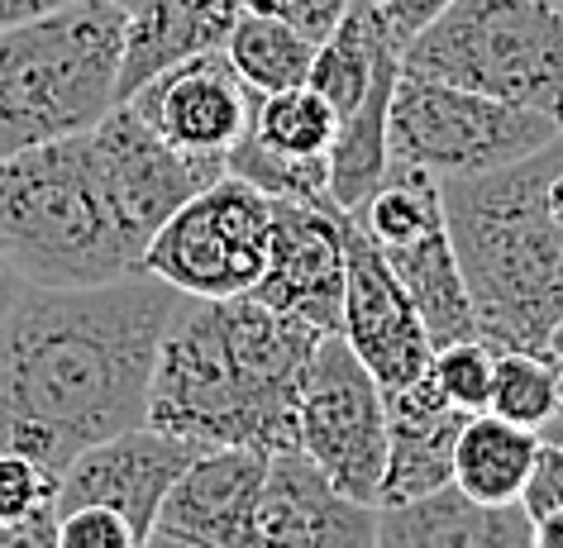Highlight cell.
Listing matches in <instances>:
<instances>
[{
  "label": "cell",
  "instance_id": "1",
  "mask_svg": "<svg viewBox=\"0 0 563 548\" xmlns=\"http://www.w3.org/2000/svg\"><path fill=\"white\" fill-rule=\"evenodd\" d=\"M181 301L153 272L24 287L0 320V454L58 477L77 454L148 425L153 368Z\"/></svg>",
  "mask_w": 563,
  "mask_h": 548
},
{
  "label": "cell",
  "instance_id": "2",
  "mask_svg": "<svg viewBox=\"0 0 563 548\" xmlns=\"http://www.w3.org/2000/svg\"><path fill=\"white\" fill-rule=\"evenodd\" d=\"M320 329L273 311L258 297L181 301L163 334L148 387V425L206 448H301L297 411Z\"/></svg>",
  "mask_w": 563,
  "mask_h": 548
},
{
  "label": "cell",
  "instance_id": "3",
  "mask_svg": "<svg viewBox=\"0 0 563 548\" xmlns=\"http://www.w3.org/2000/svg\"><path fill=\"white\" fill-rule=\"evenodd\" d=\"M563 167V138L497 172L440 181L444 230L487 348L544 354L563 320V230L549 210V181Z\"/></svg>",
  "mask_w": 563,
  "mask_h": 548
},
{
  "label": "cell",
  "instance_id": "4",
  "mask_svg": "<svg viewBox=\"0 0 563 548\" xmlns=\"http://www.w3.org/2000/svg\"><path fill=\"white\" fill-rule=\"evenodd\" d=\"M0 253L24 287H101L144 272L96 187L87 134L0 158Z\"/></svg>",
  "mask_w": 563,
  "mask_h": 548
},
{
  "label": "cell",
  "instance_id": "5",
  "mask_svg": "<svg viewBox=\"0 0 563 548\" xmlns=\"http://www.w3.org/2000/svg\"><path fill=\"white\" fill-rule=\"evenodd\" d=\"M130 15L81 0L0 30V158L96 130L120 105Z\"/></svg>",
  "mask_w": 563,
  "mask_h": 548
},
{
  "label": "cell",
  "instance_id": "6",
  "mask_svg": "<svg viewBox=\"0 0 563 548\" xmlns=\"http://www.w3.org/2000/svg\"><path fill=\"white\" fill-rule=\"evenodd\" d=\"M401 67L563 124V15L544 0H454L401 48Z\"/></svg>",
  "mask_w": 563,
  "mask_h": 548
},
{
  "label": "cell",
  "instance_id": "7",
  "mask_svg": "<svg viewBox=\"0 0 563 548\" xmlns=\"http://www.w3.org/2000/svg\"><path fill=\"white\" fill-rule=\"evenodd\" d=\"M563 138V124L497 96L397 72L387 105V158L426 167L430 177H477L511 167Z\"/></svg>",
  "mask_w": 563,
  "mask_h": 548
},
{
  "label": "cell",
  "instance_id": "8",
  "mask_svg": "<svg viewBox=\"0 0 563 548\" xmlns=\"http://www.w3.org/2000/svg\"><path fill=\"white\" fill-rule=\"evenodd\" d=\"M273 238V201L224 172L181 201L153 234L144 272L163 277L191 301H224L258 287Z\"/></svg>",
  "mask_w": 563,
  "mask_h": 548
},
{
  "label": "cell",
  "instance_id": "9",
  "mask_svg": "<svg viewBox=\"0 0 563 548\" xmlns=\"http://www.w3.org/2000/svg\"><path fill=\"white\" fill-rule=\"evenodd\" d=\"M301 454L344 496L363 505L383 501L387 477V401L377 377L349 348L344 334H325L301 382Z\"/></svg>",
  "mask_w": 563,
  "mask_h": 548
},
{
  "label": "cell",
  "instance_id": "10",
  "mask_svg": "<svg viewBox=\"0 0 563 548\" xmlns=\"http://www.w3.org/2000/svg\"><path fill=\"white\" fill-rule=\"evenodd\" d=\"M87 153L96 187L139 258L181 201L224 177V158L173 148L130 101H120L96 130H87Z\"/></svg>",
  "mask_w": 563,
  "mask_h": 548
},
{
  "label": "cell",
  "instance_id": "11",
  "mask_svg": "<svg viewBox=\"0 0 563 548\" xmlns=\"http://www.w3.org/2000/svg\"><path fill=\"white\" fill-rule=\"evenodd\" d=\"M340 334L377 377V387H406L430 372L434 344L411 291L391 272L383 248L344 215V320Z\"/></svg>",
  "mask_w": 563,
  "mask_h": 548
},
{
  "label": "cell",
  "instance_id": "12",
  "mask_svg": "<svg viewBox=\"0 0 563 548\" xmlns=\"http://www.w3.org/2000/svg\"><path fill=\"white\" fill-rule=\"evenodd\" d=\"M273 311L320 334H340L344 320V210L273 201V238L258 287L249 291Z\"/></svg>",
  "mask_w": 563,
  "mask_h": 548
},
{
  "label": "cell",
  "instance_id": "13",
  "mask_svg": "<svg viewBox=\"0 0 563 548\" xmlns=\"http://www.w3.org/2000/svg\"><path fill=\"white\" fill-rule=\"evenodd\" d=\"M191 458H196L191 444H181L153 425L124 429L115 439L77 454L58 472L53 511L63 515V511H77V505H106V511H115L124 525L139 534V544H144L153 525H158L167 491L177 487V477L187 472Z\"/></svg>",
  "mask_w": 563,
  "mask_h": 548
},
{
  "label": "cell",
  "instance_id": "14",
  "mask_svg": "<svg viewBox=\"0 0 563 548\" xmlns=\"http://www.w3.org/2000/svg\"><path fill=\"white\" fill-rule=\"evenodd\" d=\"M258 101L263 96L234 72L224 48L167 67L130 96V105L167 144L181 153H201V158H224L253 130Z\"/></svg>",
  "mask_w": 563,
  "mask_h": 548
},
{
  "label": "cell",
  "instance_id": "15",
  "mask_svg": "<svg viewBox=\"0 0 563 548\" xmlns=\"http://www.w3.org/2000/svg\"><path fill=\"white\" fill-rule=\"evenodd\" d=\"M377 505L344 496L301 448L273 454L253 515V548H373Z\"/></svg>",
  "mask_w": 563,
  "mask_h": 548
},
{
  "label": "cell",
  "instance_id": "16",
  "mask_svg": "<svg viewBox=\"0 0 563 548\" xmlns=\"http://www.w3.org/2000/svg\"><path fill=\"white\" fill-rule=\"evenodd\" d=\"M263 472L267 454L258 448H206L167 491L153 529H167L206 548H253Z\"/></svg>",
  "mask_w": 563,
  "mask_h": 548
},
{
  "label": "cell",
  "instance_id": "17",
  "mask_svg": "<svg viewBox=\"0 0 563 548\" xmlns=\"http://www.w3.org/2000/svg\"><path fill=\"white\" fill-rule=\"evenodd\" d=\"M383 401H387V477H383V501L377 505L416 501L449 487V477H454V444L468 411L444 401V391L434 387L430 372L406 387L383 391Z\"/></svg>",
  "mask_w": 563,
  "mask_h": 548
},
{
  "label": "cell",
  "instance_id": "18",
  "mask_svg": "<svg viewBox=\"0 0 563 548\" xmlns=\"http://www.w3.org/2000/svg\"><path fill=\"white\" fill-rule=\"evenodd\" d=\"M373 548H534L526 505H477L449 482L430 496L377 505Z\"/></svg>",
  "mask_w": 563,
  "mask_h": 548
},
{
  "label": "cell",
  "instance_id": "19",
  "mask_svg": "<svg viewBox=\"0 0 563 548\" xmlns=\"http://www.w3.org/2000/svg\"><path fill=\"white\" fill-rule=\"evenodd\" d=\"M244 5L249 0H144L124 24L120 101H130L148 77L167 67L224 48Z\"/></svg>",
  "mask_w": 563,
  "mask_h": 548
},
{
  "label": "cell",
  "instance_id": "20",
  "mask_svg": "<svg viewBox=\"0 0 563 548\" xmlns=\"http://www.w3.org/2000/svg\"><path fill=\"white\" fill-rule=\"evenodd\" d=\"M383 258L391 262V272L401 277V287L411 291L434 348L477 339L473 301H468V287H463V272H459V258H454V244H449L444 224H434V230L411 238V244L383 248Z\"/></svg>",
  "mask_w": 563,
  "mask_h": 548
},
{
  "label": "cell",
  "instance_id": "21",
  "mask_svg": "<svg viewBox=\"0 0 563 548\" xmlns=\"http://www.w3.org/2000/svg\"><path fill=\"white\" fill-rule=\"evenodd\" d=\"M534 454H540V434L534 429L511 425V420L492 411H477L459 429L454 477L449 482L477 505H520Z\"/></svg>",
  "mask_w": 563,
  "mask_h": 548
},
{
  "label": "cell",
  "instance_id": "22",
  "mask_svg": "<svg viewBox=\"0 0 563 548\" xmlns=\"http://www.w3.org/2000/svg\"><path fill=\"white\" fill-rule=\"evenodd\" d=\"M224 58L258 96H273L287 87H306L316 63V38H306L291 20L244 5V15L234 20L230 38H224Z\"/></svg>",
  "mask_w": 563,
  "mask_h": 548
},
{
  "label": "cell",
  "instance_id": "23",
  "mask_svg": "<svg viewBox=\"0 0 563 548\" xmlns=\"http://www.w3.org/2000/svg\"><path fill=\"white\" fill-rule=\"evenodd\" d=\"M224 172L258 187L267 201H291V205H334L330 195V153L325 158H297V153L267 148L258 134H244L224 153Z\"/></svg>",
  "mask_w": 563,
  "mask_h": 548
},
{
  "label": "cell",
  "instance_id": "24",
  "mask_svg": "<svg viewBox=\"0 0 563 548\" xmlns=\"http://www.w3.org/2000/svg\"><path fill=\"white\" fill-rule=\"evenodd\" d=\"M334 130H340V115H334V105L311 81L263 96L258 120H253V134H258L267 148L297 153V158H325L334 144Z\"/></svg>",
  "mask_w": 563,
  "mask_h": 548
},
{
  "label": "cell",
  "instance_id": "25",
  "mask_svg": "<svg viewBox=\"0 0 563 548\" xmlns=\"http://www.w3.org/2000/svg\"><path fill=\"white\" fill-rule=\"evenodd\" d=\"M559 382H563V368L549 354L506 348V354H497L487 411L501 415V420H511V425H526V429L540 434L544 420L554 415V405H559Z\"/></svg>",
  "mask_w": 563,
  "mask_h": 548
},
{
  "label": "cell",
  "instance_id": "26",
  "mask_svg": "<svg viewBox=\"0 0 563 548\" xmlns=\"http://www.w3.org/2000/svg\"><path fill=\"white\" fill-rule=\"evenodd\" d=\"M492 372H497V348H487L483 339H459L434 348L430 358V377L444 391V401H454L459 411H487L492 401Z\"/></svg>",
  "mask_w": 563,
  "mask_h": 548
},
{
  "label": "cell",
  "instance_id": "27",
  "mask_svg": "<svg viewBox=\"0 0 563 548\" xmlns=\"http://www.w3.org/2000/svg\"><path fill=\"white\" fill-rule=\"evenodd\" d=\"M58 496V477L38 468L24 454H0V519L34 515L38 505H53Z\"/></svg>",
  "mask_w": 563,
  "mask_h": 548
},
{
  "label": "cell",
  "instance_id": "28",
  "mask_svg": "<svg viewBox=\"0 0 563 548\" xmlns=\"http://www.w3.org/2000/svg\"><path fill=\"white\" fill-rule=\"evenodd\" d=\"M58 548H139V534L106 505H77L58 515Z\"/></svg>",
  "mask_w": 563,
  "mask_h": 548
},
{
  "label": "cell",
  "instance_id": "29",
  "mask_svg": "<svg viewBox=\"0 0 563 548\" xmlns=\"http://www.w3.org/2000/svg\"><path fill=\"white\" fill-rule=\"evenodd\" d=\"M520 505H526L530 519L563 511V444L540 439V454H534V468H530L526 491H520Z\"/></svg>",
  "mask_w": 563,
  "mask_h": 548
},
{
  "label": "cell",
  "instance_id": "30",
  "mask_svg": "<svg viewBox=\"0 0 563 548\" xmlns=\"http://www.w3.org/2000/svg\"><path fill=\"white\" fill-rule=\"evenodd\" d=\"M249 5L267 10V15L291 20L306 38H316V44H320V38H325L334 24H340V15L354 5V0H249Z\"/></svg>",
  "mask_w": 563,
  "mask_h": 548
},
{
  "label": "cell",
  "instance_id": "31",
  "mask_svg": "<svg viewBox=\"0 0 563 548\" xmlns=\"http://www.w3.org/2000/svg\"><path fill=\"white\" fill-rule=\"evenodd\" d=\"M377 15L387 20V30L401 38V44H411V38L426 30L430 20H440L454 0H373Z\"/></svg>",
  "mask_w": 563,
  "mask_h": 548
},
{
  "label": "cell",
  "instance_id": "32",
  "mask_svg": "<svg viewBox=\"0 0 563 548\" xmlns=\"http://www.w3.org/2000/svg\"><path fill=\"white\" fill-rule=\"evenodd\" d=\"M0 548H58V511L38 505L34 515L0 519Z\"/></svg>",
  "mask_w": 563,
  "mask_h": 548
},
{
  "label": "cell",
  "instance_id": "33",
  "mask_svg": "<svg viewBox=\"0 0 563 548\" xmlns=\"http://www.w3.org/2000/svg\"><path fill=\"white\" fill-rule=\"evenodd\" d=\"M67 5H81V0H0V30L38 20V15H53V10H67Z\"/></svg>",
  "mask_w": 563,
  "mask_h": 548
},
{
  "label": "cell",
  "instance_id": "34",
  "mask_svg": "<svg viewBox=\"0 0 563 548\" xmlns=\"http://www.w3.org/2000/svg\"><path fill=\"white\" fill-rule=\"evenodd\" d=\"M20 291H24V277L10 267V258L0 253V320H5L10 311H15V301H20Z\"/></svg>",
  "mask_w": 563,
  "mask_h": 548
},
{
  "label": "cell",
  "instance_id": "35",
  "mask_svg": "<svg viewBox=\"0 0 563 548\" xmlns=\"http://www.w3.org/2000/svg\"><path fill=\"white\" fill-rule=\"evenodd\" d=\"M534 548H563V511L534 519Z\"/></svg>",
  "mask_w": 563,
  "mask_h": 548
},
{
  "label": "cell",
  "instance_id": "36",
  "mask_svg": "<svg viewBox=\"0 0 563 548\" xmlns=\"http://www.w3.org/2000/svg\"><path fill=\"white\" fill-rule=\"evenodd\" d=\"M540 439H544V444H563V382H559V405H554V415L544 420Z\"/></svg>",
  "mask_w": 563,
  "mask_h": 548
},
{
  "label": "cell",
  "instance_id": "37",
  "mask_svg": "<svg viewBox=\"0 0 563 548\" xmlns=\"http://www.w3.org/2000/svg\"><path fill=\"white\" fill-rule=\"evenodd\" d=\"M549 210H554V220H559V230H563V167L554 172V181H549Z\"/></svg>",
  "mask_w": 563,
  "mask_h": 548
},
{
  "label": "cell",
  "instance_id": "38",
  "mask_svg": "<svg viewBox=\"0 0 563 548\" xmlns=\"http://www.w3.org/2000/svg\"><path fill=\"white\" fill-rule=\"evenodd\" d=\"M544 354H549V358H554L559 368H563V320L554 325V334H549V348H544Z\"/></svg>",
  "mask_w": 563,
  "mask_h": 548
},
{
  "label": "cell",
  "instance_id": "39",
  "mask_svg": "<svg viewBox=\"0 0 563 548\" xmlns=\"http://www.w3.org/2000/svg\"><path fill=\"white\" fill-rule=\"evenodd\" d=\"M115 5L124 10V15H134V10H139V5H144V0H115Z\"/></svg>",
  "mask_w": 563,
  "mask_h": 548
},
{
  "label": "cell",
  "instance_id": "40",
  "mask_svg": "<svg viewBox=\"0 0 563 548\" xmlns=\"http://www.w3.org/2000/svg\"><path fill=\"white\" fill-rule=\"evenodd\" d=\"M544 5H549V10H559V15H563V0H544Z\"/></svg>",
  "mask_w": 563,
  "mask_h": 548
}]
</instances>
